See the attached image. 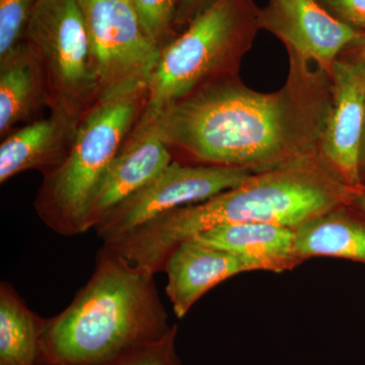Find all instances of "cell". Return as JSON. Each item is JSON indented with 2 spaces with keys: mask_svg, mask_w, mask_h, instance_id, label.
Returning a JSON list of instances; mask_svg holds the SVG:
<instances>
[{
  "mask_svg": "<svg viewBox=\"0 0 365 365\" xmlns=\"http://www.w3.org/2000/svg\"><path fill=\"white\" fill-rule=\"evenodd\" d=\"M279 90L260 93L240 76L197 88L134 130L162 139L178 162L257 173L318 160L331 102L328 72L288 57Z\"/></svg>",
  "mask_w": 365,
  "mask_h": 365,
  "instance_id": "obj_1",
  "label": "cell"
},
{
  "mask_svg": "<svg viewBox=\"0 0 365 365\" xmlns=\"http://www.w3.org/2000/svg\"><path fill=\"white\" fill-rule=\"evenodd\" d=\"M357 190L346 186L321 158L252 175L235 188L168 211L124 235L117 251L134 267L163 271L182 242L232 223H272L292 228L334 209L349 206Z\"/></svg>",
  "mask_w": 365,
  "mask_h": 365,
  "instance_id": "obj_2",
  "label": "cell"
},
{
  "mask_svg": "<svg viewBox=\"0 0 365 365\" xmlns=\"http://www.w3.org/2000/svg\"><path fill=\"white\" fill-rule=\"evenodd\" d=\"M170 327L155 275L103 246L71 304L42 318L38 365H106Z\"/></svg>",
  "mask_w": 365,
  "mask_h": 365,
  "instance_id": "obj_3",
  "label": "cell"
},
{
  "mask_svg": "<svg viewBox=\"0 0 365 365\" xmlns=\"http://www.w3.org/2000/svg\"><path fill=\"white\" fill-rule=\"evenodd\" d=\"M148 81L101 96L79 120L71 150L43 175L34 207L62 237L88 230L91 203L106 172L135 128L145 107Z\"/></svg>",
  "mask_w": 365,
  "mask_h": 365,
  "instance_id": "obj_4",
  "label": "cell"
},
{
  "mask_svg": "<svg viewBox=\"0 0 365 365\" xmlns=\"http://www.w3.org/2000/svg\"><path fill=\"white\" fill-rule=\"evenodd\" d=\"M254 0H215L160 49L135 128L197 88L240 76L242 60L261 30Z\"/></svg>",
  "mask_w": 365,
  "mask_h": 365,
  "instance_id": "obj_5",
  "label": "cell"
},
{
  "mask_svg": "<svg viewBox=\"0 0 365 365\" xmlns=\"http://www.w3.org/2000/svg\"><path fill=\"white\" fill-rule=\"evenodd\" d=\"M25 42L44 72L50 114L78 123L100 98L81 0H39Z\"/></svg>",
  "mask_w": 365,
  "mask_h": 365,
  "instance_id": "obj_6",
  "label": "cell"
},
{
  "mask_svg": "<svg viewBox=\"0 0 365 365\" xmlns=\"http://www.w3.org/2000/svg\"><path fill=\"white\" fill-rule=\"evenodd\" d=\"M101 96L148 81L160 49L129 0H81Z\"/></svg>",
  "mask_w": 365,
  "mask_h": 365,
  "instance_id": "obj_7",
  "label": "cell"
},
{
  "mask_svg": "<svg viewBox=\"0 0 365 365\" xmlns=\"http://www.w3.org/2000/svg\"><path fill=\"white\" fill-rule=\"evenodd\" d=\"M252 175L246 170L188 165L174 160L153 181L110 211L93 230L107 244L168 211L235 188Z\"/></svg>",
  "mask_w": 365,
  "mask_h": 365,
  "instance_id": "obj_8",
  "label": "cell"
},
{
  "mask_svg": "<svg viewBox=\"0 0 365 365\" xmlns=\"http://www.w3.org/2000/svg\"><path fill=\"white\" fill-rule=\"evenodd\" d=\"M331 102L319 141L327 169L350 188L364 187L360 153L365 123V61L342 54L334 62Z\"/></svg>",
  "mask_w": 365,
  "mask_h": 365,
  "instance_id": "obj_9",
  "label": "cell"
},
{
  "mask_svg": "<svg viewBox=\"0 0 365 365\" xmlns=\"http://www.w3.org/2000/svg\"><path fill=\"white\" fill-rule=\"evenodd\" d=\"M259 26L282 42L288 57L329 74L365 34L334 18L318 0H268L259 9Z\"/></svg>",
  "mask_w": 365,
  "mask_h": 365,
  "instance_id": "obj_10",
  "label": "cell"
},
{
  "mask_svg": "<svg viewBox=\"0 0 365 365\" xmlns=\"http://www.w3.org/2000/svg\"><path fill=\"white\" fill-rule=\"evenodd\" d=\"M174 160L162 139L150 130H133L106 172L91 203L88 230L110 211L143 189Z\"/></svg>",
  "mask_w": 365,
  "mask_h": 365,
  "instance_id": "obj_11",
  "label": "cell"
},
{
  "mask_svg": "<svg viewBox=\"0 0 365 365\" xmlns=\"http://www.w3.org/2000/svg\"><path fill=\"white\" fill-rule=\"evenodd\" d=\"M163 271L173 311L182 319L211 288L248 270L234 255L191 239L172 252Z\"/></svg>",
  "mask_w": 365,
  "mask_h": 365,
  "instance_id": "obj_12",
  "label": "cell"
},
{
  "mask_svg": "<svg viewBox=\"0 0 365 365\" xmlns=\"http://www.w3.org/2000/svg\"><path fill=\"white\" fill-rule=\"evenodd\" d=\"M78 124L50 114L4 137L0 144V182L26 170L45 175L58 168L68 155Z\"/></svg>",
  "mask_w": 365,
  "mask_h": 365,
  "instance_id": "obj_13",
  "label": "cell"
},
{
  "mask_svg": "<svg viewBox=\"0 0 365 365\" xmlns=\"http://www.w3.org/2000/svg\"><path fill=\"white\" fill-rule=\"evenodd\" d=\"M198 241L234 255L247 270L283 272L300 260L295 253L294 228L272 223H232L211 228Z\"/></svg>",
  "mask_w": 365,
  "mask_h": 365,
  "instance_id": "obj_14",
  "label": "cell"
},
{
  "mask_svg": "<svg viewBox=\"0 0 365 365\" xmlns=\"http://www.w3.org/2000/svg\"><path fill=\"white\" fill-rule=\"evenodd\" d=\"M43 108H48L44 72L25 42L0 58L1 138L40 119Z\"/></svg>",
  "mask_w": 365,
  "mask_h": 365,
  "instance_id": "obj_15",
  "label": "cell"
},
{
  "mask_svg": "<svg viewBox=\"0 0 365 365\" xmlns=\"http://www.w3.org/2000/svg\"><path fill=\"white\" fill-rule=\"evenodd\" d=\"M347 207L328 211L295 228L294 249L300 261L327 256L365 263V220Z\"/></svg>",
  "mask_w": 365,
  "mask_h": 365,
  "instance_id": "obj_16",
  "label": "cell"
},
{
  "mask_svg": "<svg viewBox=\"0 0 365 365\" xmlns=\"http://www.w3.org/2000/svg\"><path fill=\"white\" fill-rule=\"evenodd\" d=\"M42 318L13 285L0 283V365H38Z\"/></svg>",
  "mask_w": 365,
  "mask_h": 365,
  "instance_id": "obj_17",
  "label": "cell"
},
{
  "mask_svg": "<svg viewBox=\"0 0 365 365\" xmlns=\"http://www.w3.org/2000/svg\"><path fill=\"white\" fill-rule=\"evenodd\" d=\"M135 9L144 31L162 49L176 37L178 0H129Z\"/></svg>",
  "mask_w": 365,
  "mask_h": 365,
  "instance_id": "obj_18",
  "label": "cell"
},
{
  "mask_svg": "<svg viewBox=\"0 0 365 365\" xmlns=\"http://www.w3.org/2000/svg\"><path fill=\"white\" fill-rule=\"evenodd\" d=\"M39 0H0V58L25 43L26 28Z\"/></svg>",
  "mask_w": 365,
  "mask_h": 365,
  "instance_id": "obj_19",
  "label": "cell"
},
{
  "mask_svg": "<svg viewBox=\"0 0 365 365\" xmlns=\"http://www.w3.org/2000/svg\"><path fill=\"white\" fill-rule=\"evenodd\" d=\"M177 325L162 338L135 346L106 365H182L177 354Z\"/></svg>",
  "mask_w": 365,
  "mask_h": 365,
  "instance_id": "obj_20",
  "label": "cell"
},
{
  "mask_svg": "<svg viewBox=\"0 0 365 365\" xmlns=\"http://www.w3.org/2000/svg\"><path fill=\"white\" fill-rule=\"evenodd\" d=\"M319 4L350 28L365 31V0H318Z\"/></svg>",
  "mask_w": 365,
  "mask_h": 365,
  "instance_id": "obj_21",
  "label": "cell"
},
{
  "mask_svg": "<svg viewBox=\"0 0 365 365\" xmlns=\"http://www.w3.org/2000/svg\"><path fill=\"white\" fill-rule=\"evenodd\" d=\"M215 0H178L176 16L177 35L189 25L197 14L210 6Z\"/></svg>",
  "mask_w": 365,
  "mask_h": 365,
  "instance_id": "obj_22",
  "label": "cell"
},
{
  "mask_svg": "<svg viewBox=\"0 0 365 365\" xmlns=\"http://www.w3.org/2000/svg\"><path fill=\"white\" fill-rule=\"evenodd\" d=\"M343 54L351 55L353 57H356V58L365 61V34L362 36L361 39L357 41L351 47L348 48Z\"/></svg>",
  "mask_w": 365,
  "mask_h": 365,
  "instance_id": "obj_23",
  "label": "cell"
},
{
  "mask_svg": "<svg viewBox=\"0 0 365 365\" xmlns=\"http://www.w3.org/2000/svg\"><path fill=\"white\" fill-rule=\"evenodd\" d=\"M352 204L356 206L365 215V186L361 187V188L355 192L354 196H353Z\"/></svg>",
  "mask_w": 365,
  "mask_h": 365,
  "instance_id": "obj_24",
  "label": "cell"
},
{
  "mask_svg": "<svg viewBox=\"0 0 365 365\" xmlns=\"http://www.w3.org/2000/svg\"><path fill=\"white\" fill-rule=\"evenodd\" d=\"M360 173H361L362 182H364L365 180V123L364 136H362L361 153H360Z\"/></svg>",
  "mask_w": 365,
  "mask_h": 365,
  "instance_id": "obj_25",
  "label": "cell"
}]
</instances>
